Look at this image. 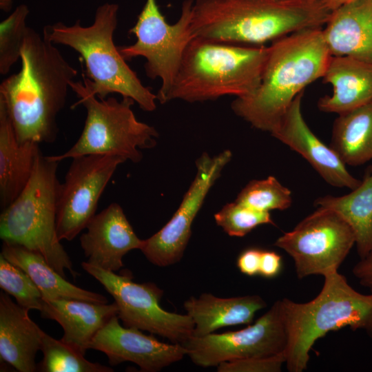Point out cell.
<instances>
[{
	"label": "cell",
	"mask_w": 372,
	"mask_h": 372,
	"mask_svg": "<svg viewBox=\"0 0 372 372\" xmlns=\"http://www.w3.org/2000/svg\"><path fill=\"white\" fill-rule=\"evenodd\" d=\"M81 266L113 297L118 309L117 316L125 327L147 331L180 344L193 335L191 317L163 309L160 306L163 291L154 283H136L130 273L116 274L87 262Z\"/></svg>",
	"instance_id": "cell-10"
},
{
	"label": "cell",
	"mask_w": 372,
	"mask_h": 372,
	"mask_svg": "<svg viewBox=\"0 0 372 372\" xmlns=\"http://www.w3.org/2000/svg\"><path fill=\"white\" fill-rule=\"evenodd\" d=\"M41 149L34 142L19 143L0 103V204L4 209L21 193L33 173Z\"/></svg>",
	"instance_id": "cell-23"
},
{
	"label": "cell",
	"mask_w": 372,
	"mask_h": 372,
	"mask_svg": "<svg viewBox=\"0 0 372 372\" xmlns=\"http://www.w3.org/2000/svg\"><path fill=\"white\" fill-rule=\"evenodd\" d=\"M193 1H183L179 19L170 24L162 14L156 0H146L136 22L129 30L136 38L135 43L118 47L125 60L139 56L145 59L146 76L161 80L156 96L161 104L165 103L185 49L194 38L191 30Z\"/></svg>",
	"instance_id": "cell-9"
},
{
	"label": "cell",
	"mask_w": 372,
	"mask_h": 372,
	"mask_svg": "<svg viewBox=\"0 0 372 372\" xmlns=\"http://www.w3.org/2000/svg\"><path fill=\"white\" fill-rule=\"evenodd\" d=\"M1 254L29 275L39 289L43 300L73 299L101 304L108 302L105 296L67 281L38 252L20 245L3 242Z\"/></svg>",
	"instance_id": "cell-24"
},
{
	"label": "cell",
	"mask_w": 372,
	"mask_h": 372,
	"mask_svg": "<svg viewBox=\"0 0 372 372\" xmlns=\"http://www.w3.org/2000/svg\"><path fill=\"white\" fill-rule=\"evenodd\" d=\"M43 354L39 369L42 372H112L111 367L91 362L70 345L43 331L40 349Z\"/></svg>",
	"instance_id": "cell-27"
},
{
	"label": "cell",
	"mask_w": 372,
	"mask_h": 372,
	"mask_svg": "<svg viewBox=\"0 0 372 372\" xmlns=\"http://www.w3.org/2000/svg\"><path fill=\"white\" fill-rule=\"evenodd\" d=\"M20 59V71L0 85V103L19 143H52L59 132L58 115L77 70L54 44L30 27Z\"/></svg>",
	"instance_id": "cell-1"
},
{
	"label": "cell",
	"mask_w": 372,
	"mask_h": 372,
	"mask_svg": "<svg viewBox=\"0 0 372 372\" xmlns=\"http://www.w3.org/2000/svg\"><path fill=\"white\" fill-rule=\"evenodd\" d=\"M269 47L248 45L194 37L184 52L165 103L216 100L247 96L258 87Z\"/></svg>",
	"instance_id": "cell-5"
},
{
	"label": "cell",
	"mask_w": 372,
	"mask_h": 372,
	"mask_svg": "<svg viewBox=\"0 0 372 372\" xmlns=\"http://www.w3.org/2000/svg\"><path fill=\"white\" fill-rule=\"evenodd\" d=\"M322 81L333 87L331 95L318 101L324 112L341 114L372 101V64L348 56H331Z\"/></svg>",
	"instance_id": "cell-20"
},
{
	"label": "cell",
	"mask_w": 372,
	"mask_h": 372,
	"mask_svg": "<svg viewBox=\"0 0 372 372\" xmlns=\"http://www.w3.org/2000/svg\"><path fill=\"white\" fill-rule=\"evenodd\" d=\"M231 156L227 149L213 157L203 153L196 160L195 178L179 207L165 226L144 240L140 250L150 262L165 267L180 260L192 234V223Z\"/></svg>",
	"instance_id": "cell-14"
},
{
	"label": "cell",
	"mask_w": 372,
	"mask_h": 372,
	"mask_svg": "<svg viewBox=\"0 0 372 372\" xmlns=\"http://www.w3.org/2000/svg\"><path fill=\"white\" fill-rule=\"evenodd\" d=\"M331 147L345 165L357 166L372 160V101L338 114Z\"/></svg>",
	"instance_id": "cell-26"
},
{
	"label": "cell",
	"mask_w": 372,
	"mask_h": 372,
	"mask_svg": "<svg viewBox=\"0 0 372 372\" xmlns=\"http://www.w3.org/2000/svg\"><path fill=\"white\" fill-rule=\"evenodd\" d=\"M355 243L353 229L338 214L317 208L274 245L292 257L298 278H303L338 271Z\"/></svg>",
	"instance_id": "cell-11"
},
{
	"label": "cell",
	"mask_w": 372,
	"mask_h": 372,
	"mask_svg": "<svg viewBox=\"0 0 372 372\" xmlns=\"http://www.w3.org/2000/svg\"><path fill=\"white\" fill-rule=\"evenodd\" d=\"M0 287L12 296L19 305L28 310L41 311L43 300L36 284L19 267L0 254Z\"/></svg>",
	"instance_id": "cell-30"
},
{
	"label": "cell",
	"mask_w": 372,
	"mask_h": 372,
	"mask_svg": "<svg viewBox=\"0 0 372 372\" xmlns=\"http://www.w3.org/2000/svg\"><path fill=\"white\" fill-rule=\"evenodd\" d=\"M70 88L79 100L73 107L83 105L86 118L76 142L65 152L49 158L61 162L67 158L87 155L121 157L138 163L143 158L141 149L156 145L157 130L138 121L133 110L134 101L122 97L99 99L92 94L82 81H73Z\"/></svg>",
	"instance_id": "cell-8"
},
{
	"label": "cell",
	"mask_w": 372,
	"mask_h": 372,
	"mask_svg": "<svg viewBox=\"0 0 372 372\" xmlns=\"http://www.w3.org/2000/svg\"><path fill=\"white\" fill-rule=\"evenodd\" d=\"M41 316L56 321L63 329L61 339L85 355L99 331L118 315L116 303L61 299L43 300Z\"/></svg>",
	"instance_id": "cell-19"
},
{
	"label": "cell",
	"mask_w": 372,
	"mask_h": 372,
	"mask_svg": "<svg viewBox=\"0 0 372 372\" xmlns=\"http://www.w3.org/2000/svg\"><path fill=\"white\" fill-rule=\"evenodd\" d=\"M322 30L331 56L372 64V0H355L331 11Z\"/></svg>",
	"instance_id": "cell-18"
},
{
	"label": "cell",
	"mask_w": 372,
	"mask_h": 372,
	"mask_svg": "<svg viewBox=\"0 0 372 372\" xmlns=\"http://www.w3.org/2000/svg\"><path fill=\"white\" fill-rule=\"evenodd\" d=\"M302 96L303 92L296 96L271 135L302 155L329 184L355 189L362 180L347 171L336 152L323 143L307 125L301 112Z\"/></svg>",
	"instance_id": "cell-16"
},
{
	"label": "cell",
	"mask_w": 372,
	"mask_h": 372,
	"mask_svg": "<svg viewBox=\"0 0 372 372\" xmlns=\"http://www.w3.org/2000/svg\"><path fill=\"white\" fill-rule=\"evenodd\" d=\"M285 362L284 353L267 357L224 362L219 364L218 372H278Z\"/></svg>",
	"instance_id": "cell-32"
},
{
	"label": "cell",
	"mask_w": 372,
	"mask_h": 372,
	"mask_svg": "<svg viewBox=\"0 0 372 372\" xmlns=\"http://www.w3.org/2000/svg\"><path fill=\"white\" fill-rule=\"evenodd\" d=\"M323 4L331 11L340 6L355 0H320Z\"/></svg>",
	"instance_id": "cell-36"
},
{
	"label": "cell",
	"mask_w": 372,
	"mask_h": 372,
	"mask_svg": "<svg viewBox=\"0 0 372 372\" xmlns=\"http://www.w3.org/2000/svg\"><path fill=\"white\" fill-rule=\"evenodd\" d=\"M257 89L237 97L234 112L254 127L271 133L293 99L322 78L331 54L322 28L294 32L272 42Z\"/></svg>",
	"instance_id": "cell-3"
},
{
	"label": "cell",
	"mask_w": 372,
	"mask_h": 372,
	"mask_svg": "<svg viewBox=\"0 0 372 372\" xmlns=\"http://www.w3.org/2000/svg\"><path fill=\"white\" fill-rule=\"evenodd\" d=\"M12 0H0L1 9L4 11H9L12 8Z\"/></svg>",
	"instance_id": "cell-37"
},
{
	"label": "cell",
	"mask_w": 372,
	"mask_h": 372,
	"mask_svg": "<svg viewBox=\"0 0 372 372\" xmlns=\"http://www.w3.org/2000/svg\"><path fill=\"white\" fill-rule=\"evenodd\" d=\"M353 275L360 283L372 292V254L360 260L353 268Z\"/></svg>",
	"instance_id": "cell-35"
},
{
	"label": "cell",
	"mask_w": 372,
	"mask_h": 372,
	"mask_svg": "<svg viewBox=\"0 0 372 372\" xmlns=\"http://www.w3.org/2000/svg\"><path fill=\"white\" fill-rule=\"evenodd\" d=\"M266 306V302L257 295L222 298L207 293L191 297L184 303L194 324L193 335L196 337L222 327L249 324L256 313Z\"/></svg>",
	"instance_id": "cell-22"
},
{
	"label": "cell",
	"mask_w": 372,
	"mask_h": 372,
	"mask_svg": "<svg viewBox=\"0 0 372 372\" xmlns=\"http://www.w3.org/2000/svg\"><path fill=\"white\" fill-rule=\"evenodd\" d=\"M118 319L117 316L110 319L95 335L90 346V349L104 353L110 364L116 366L130 361L142 371L155 372L187 355L182 344L162 342L136 328L123 327Z\"/></svg>",
	"instance_id": "cell-15"
},
{
	"label": "cell",
	"mask_w": 372,
	"mask_h": 372,
	"mask_svg": "<svg viewBox=\"0 0 372 372\" xmlns=\"http://www.w3.org/2000/svg\"><path fill=\"white\" fill-rule=\"evenodd\" d=\"M331 11L320 0H194V37L263 45L306 29L322 28Z\"/></svg>",
	"instance_id": "cell-2"
},
{
	"label": "cell",
	"mask_w": 372,
	"mask_h": 372,
	"mask_svg": "<svg viewBox=\"0 0 372 372\" xmlns=\"http://www.w3.org/2000/svg\"><path fill=\"white\" fill-rule=\"evenodd\" d=\"M118 9L116 3H105L96 8L92 25L83 26L80 20L72 25L57 22L45 25L42 34L52 43L68 46L81 55L86 68L83 83L92 94L105 99L119 94L133 99L141 110L152 112L156 94L141 83L114 44Z\"/></svg>",
	"instance_id": "cell-4"
},
{
	"label": "cell",
	"mask_w": 372,
	"mask_h": 372,
	"mask_svg": "<svg viewBox=\"0 0 372 372\" xmlns=\"http://www.w3.org/2000/svg\"><path fill=\"white\" fill-rule=\"evenodd\" d=\"M317 208L338 214L355 234L360 258L372 254V172L368 171L360 185L344 196H325L315 201Z\"/></svg>",
	"instance_id": "cell-25"
},
{
	"label": "cell",
	"mask_w": 372,
	"mask_h": 372,
	"mask_svg": "<svg viewBox=\"0 0 372 372\" xmlns=\"http://www.w3.org/2000/svg\"><path fill=\"white\" fill-rule=\"evenodd\" d=\"M214 219L229 236L236 237L245 236L260 225H274L269 212L254 209L236 200L216 213Z\"/></svg>",
	"instance_id": "cell-31"
},
{
	"label": "cell",
	"mask_w": 372,
	"mask_h": 372,
	"mask_svg": "<svg viewBox=\"0 0 372 372\" xmlns=\"http://www.w3.org/2000/svg\"><path fill=\"white\" fill-rule=\"evenodd\" d=\"M29 9L26 5L17 6L0 23V74H6L21 59V49L28 27L26 19Z\"/></svg>",
	"instance_id": "cell-29"
},
{
	"label": "cell",
	"mask_w": 372,
	"mask_h": 372,
	"mask_svg": "<svg viewBox=\"0 0 372 372\" xmlns=\"http://www.w3.org/2000/svg\"><path fill=\"white\" fill-rule=\"evenodd\" d=\"M29 310L0 293V357L20 372H34L43 330L32 320Z\"/></svg>",
	"instance_id": "cell-21"
},
{
	"label": "cell",
	"mask_w": 372,
	"mask_h": 372,
	"mask_svg": "<svg viewBox=\"0 0 372 372\" xmlns=\"http://www.w3.org/2000/svg\"><path fill=\"white\" fill-rule=\"evenodd\" d=\"M85 229L79 240L87 262L114 272L123 266V256L131 250L141 249L144 242L116 203L96 214Z\"/></svg>",
	"instance_id": "cell-17"
},
{
	"label": "cell",
	"mask_w": 372,
	"mask_h": 372,
	"mask_svg": "<svg viewBox=\"0 0 372 372\" xmlns=\"http://www.w3.org/2000/svg\"><path fill=\"white\" fill-rule=\"evenodd\" d=\"M287 332L281 300L254 324L239 331L192 335L182 345L196 365L218 366L224 362L267 358L284 353Z\"/></svg>",
	"instance_id": "cell-12"
},
{
	"label": "cell",
	"mask_w": 372,
	"mask_h": 372,
	"mask_svg": "<svg viewBox=\"0 0 372 372\" xmlns=\"http://www.w3.org/2000/svg\"><path fill=\"white\" fill-rule=\"evenodd\" d=\"M324 278L322 290L312 300H281L287 332L285 363L290 372L307 369L311 349L329 331L349 327L364 329L372 338V293L358 292L338 271Z\"/></svg>",
	"instance_id": "cell-6"
},
{
	"label": "cell",
	"mask_w": 372,
	"mask_h": 372,
	"mask_svg": "<svg viewBox=\"0 0 372 372\" xmlns=\"http://www.w3.org/2000/svg\"><path fill=\"white\" fill-rule=\"evenodd\" d=\"M61 183L57 200L56 232L60 240H72L96 214L99 198L118 166V156L87 155L72 158Z\"/></svg>",
	"instance_id": "cell-13"
},
{
	"label": "cell",
	"mask_w": 372,
	"mask_h": 372,
	"mask_svg": "<svg viewBox=\"0 0 372 372\" xmlns=\"http://www.w3.org/2000/svg\"><path fill=\"white\" fill-rule=\"evenodd\" d=\"M254 209L269 212L285 210L292 202L291 191L274 176L250 181L239 193L236 200Z\"/></svg>",
	"instance_id": "cell-28"
},
{
	"label": "cell",
	"mask_w": 372,
	"mask_h": 372,
	"mask_svg": "<svg viewBox=\"0 0 372 372\" xmlns=\"http://www.w3.org/2000/svg\"><path fill=\"white\" fill-rule=\"evenodd\" d=\"M282 267V257L273 251H262L259 275L272 278L280 273Z\"/></svg>",
	"instance_id": "cell-34"
},
{
	"label": "cell",
	"mask_w": 372,
	"mask_h": 372,
	"mask_svg": "<svg viewBox=\"0 0 372 372\" xmlns=\"http://www.w3.org/2000/svg\"><path fill=\"white\" fill-rule=\"evenodd\" d=\"M262 251L258 248H249L242 251L237 259L240 271L249 276L259 274Z\"/></svg>",
	"instance_id": "cell-33"
},
{
	"label": "cell",
	"mask_w": 372,
	"mask_h": 372,
	"mask_svg": "<svg viewBox=\"0 0 372 372\" xmlns=\"http://www.w3.org/2000/svg\"><path fill=\"white\" fill-rule=\"evenodd\" d=\"M59 163L40 152L28 184L18 197L2 209L0 238L3 242L39 253L64 278L65 269L75 278L78 273L73 269L56 232L61 185L57 177Z\"/></svg>",
	"instance_id": "cell-7"
}]
</instances>
